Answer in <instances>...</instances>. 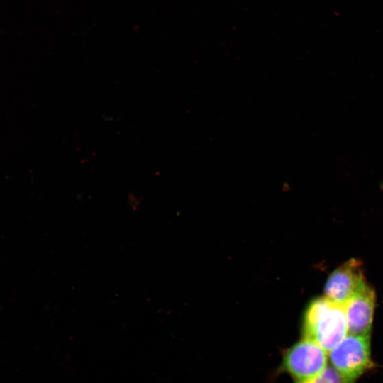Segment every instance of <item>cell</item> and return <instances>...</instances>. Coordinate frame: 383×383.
Here are the masks:
<instances>
[{"instance_id": "1", "label": "cell", "mask_w": 383, "mask_h": 383, "mask_svg": "<svg viewBox=\"0 0 383 383\" xmlns=\"http://www.w3.org/2000/svg\"><path fill=\"white\" fill-rule=\"evenodd\" d=\"M348 333L343 305L326 296L310 302L304 316L303 338L316 343L328 353Z\"/></svg>"}, {"instance_id": "2", "label": "cell", "mask_w": 383, "mask_h": 383, "mask_svg": "<svg viewBox=\"0 0 383 383\" xmlns=\"http://www.w3.org/2000/svg\"><path fill=\"white\" fill-rule=\"evenodd\" d=\"M328 353L331 365L345 383H356L376 366L372 357L370 335L348 333Z\"/></svg>"}, {"instance_id": "3", "label": "cell", "mask_w": 383, "mask_h": 383, "mask_svg": "<svg viewBox=\"0 0 383 383\" xmlns=\"http://www.w3.org/2000/svg\"><path fill=\"white\" fill-rule=\"evenodd\" d=\"M327 353L316 343L302 338L285 350L277 370L289 375L294 382L312 378L327 367Z\"/></svg>"}, {"instance_id": "4", "label": "cell", "mask_w": 383, "mask_h": 383, "mask_svg": "<svg viewBox=\"0 0 383 383\" xmlns=\"http://www.w3.org/2000/svg\"><path fill=\"white\" fill-rule=\"evenodd\" d=\"M365 282L361 262L351 259L338 267L329 276L325 287V296L344 305Z\"/></svg>"}, {"instance_id": "5", "label": "cell", "mask_w": 383, "mask_h": 383, "mask_svg": "<svg viewBox=\"0 0 383 383\" xmlns=\"http://www.w3.org/2000/svg\"><path fill=\"white\" fill-rule=\"evenodd\" d=\"M374 306V291L365 282L343 305L348 333L370 335Z\"/></svg>"}, {"instance_id": "6", "label": "cell", "mask_w": 383, "mask_h": 383, "mask_svg": "<svg viewBox=\"0 0 383 383\" xmlns=\"http://www.w3.org/2000/svg\"><path fill=\"white\" fill-rule=\"evenodd\" d=\"M294 383H345L341 375L331 365L327 367L316 376Z\"/></svg>"}]
</instances>
